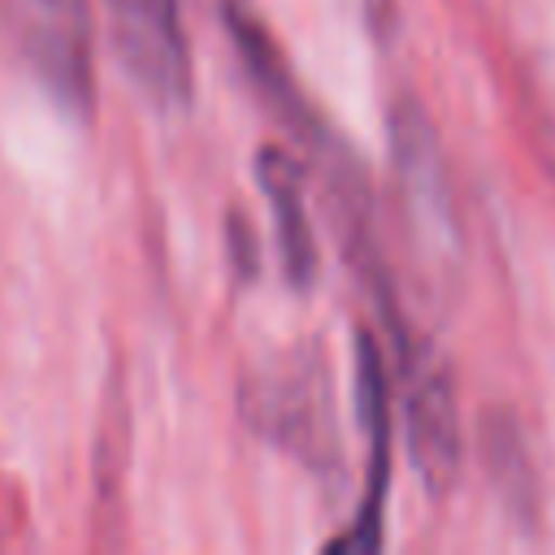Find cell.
I'll return each instance as SVG.
<instances>
[{"mask_svg": "<svg viewBox=\"0 0 555 555\" xmlns=\"http://www.w3.org/2000/svg\"><path fill=\"white\" fill-rule=\"evenodd\" d=\"M0 13L43 91L61 108L87 117L95 100L87 0H0Z\"/></svg>", "mask_w": 555, "mask_h": 555, "instance_id": "cell-1", "label": "cell"}, {"mask_svg": "<svg viewBox=\"0 0 555 555\" xmlns=\"http://www.w3.org/2000/svg\"><path fill=\"white\" fill-rule=\"evenodd\" d=\"M117 56L126 61L139 91L160 104L178 108L191 95V52L178 17V0H104Z\"/></svg>", "mask_w": 555, "mask_h": 555, "instance_id": "cell-2", "label": "cell"}, {"mask_svg": "<svg viewBox=\"0 0 555 555\" xmlns=\"http://www.w3.org/2000/svg\"><path fill=\"white\" fill-rule=\"evenodd\" d=\"M408 369V429H412V460L425 477V486L438 494L455 477L460 442H455V399L442 382V369L416 347H403Z\"/></svg>", "mask_w": 555, "mask_h": 555, "instance_id": "cell-3", "label": "cell"}, {"mask_svg": "<svg viewBox=\"0 0 555 555\" xmlns=\"http://www.w3.org/2000/svg\"><path fill=\"white\" fill-rule=\"evenodd\" d=\"M356 373H360V425L369 438V473H364V503L356 525L334 538V551H373L382 542V499H386V442H390V425H386V369H382V347L360 334V351H356Z\"/></svg>", "mask_w": 555, "mask_h": 555, "instance_id": "cell-4", "label": "cell"}, {"mask_svg": "<svg viewBox=\"0 0 555 555\" xmlns=\"http://www.w3.org/2000/svg\"><path fill=\"white\" fill-rule=\"evenodd\" d=\"M256 169H260V186H264L269 208H273L282 264H286L295 286H308L312 269H317V247H312V221L304 208V173L282 147H264Z\"/></svg>", "mask_w": 555, "mask_h": 555, "instance_id": "cell-5", "label": "cell"}, {"mask_svg": "<svg viewBox=\"0 0 555 555\" xmlns=\"http://www.w3.org/2000/svg\"><path fill=\"white\" fill-rule=\"evenodd\" d=\"M395 152H399V182H403V195H408V212H416L421 230L434 225V230L451 234V191H447V178H442L434 134L421 121V113H408L395 126Z\"/></svg>", "mask_w": 555, "mask_h": 555, "instance_id": "cell-6", "label": "cell"}, {"mask_svg": "<svg viewBox=\"0 0 555 555\" xmlns=\"http://www.w3.org/2000/svg\"><path fill=\"white\" fill-rule=\"evenodd\" d=\"M351 9H356V17L364 22V26H373V30H386V22H390V13H395V0H347Z\"/></svg>", "mask_w": 555, "mask_h": 555, "instance_id": "cell-7", "label": "cell"}]
</instances>
